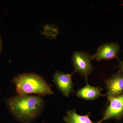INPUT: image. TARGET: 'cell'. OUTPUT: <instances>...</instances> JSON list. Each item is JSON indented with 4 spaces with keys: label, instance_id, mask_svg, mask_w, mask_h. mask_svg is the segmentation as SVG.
<instances>
[{
    "label": "cell",
    "instance_id": "obj_4",
    "mask_svg": "<svg viewBox=\"0 0 123 123\" xmlns=\"http://www.w3.org/2000/svg\"><path fill=\"white\" fill-rule=\"evenodd\" d=\"M109 105L104 111L103 121L111 119L119 120L123 118V94L107 98Z\"/></svg>",
    "mask_w": 123,
    "mask_h": 123
},
{
    "label": "cell",
    "instance_id": "obj_11",
    "mask_svg": "<svg viewBox=\"0 0 123 123\" xmlns=\"http://www.w3.org/2000/svg\"><path fill=\"white\" fill-rule=\"evenodd\" d=\"M1 39L0 37V52L1 50Z\"/></svg>",
    "mask_w": 123,
    "mask_h": 123
},
{
    "label": "cell",
    "instance_id": "obj_3",
    "mask_svg": "<svg viewBox=\"0 0 123 123\" xmlns=\"http://www.w3.org/2000/svg\"><path fill=\"white\" fill-rule=\"evenodd\" d=\"M92 60L91 55L84 51L75 52L72 56V62L75 72L84 77L86 82L93 70Z\"/></svg>",
    "mask_w": 123,
    "mask_h": 123
},
{
    "label": "cell",
    "instance_id": "obj_5",
    "mask_svg": "<svg viewBox=\"0 0 123 123\" xmlns=\"http://www.w3.org/2000/svg\"><path fill=\"white\" fill-rule=\"evenodd\" d=\"M73 73L66 74L57 71L53 75V81L57 89L66 98H68L74 91Z\"/></svg>",
    "mask_w": 123,
    "mask_h": 123
},
{
    "label": "cell",
    "instance_id": "obj_7",
    "mask_svg": "<svg viewBox=\"0 0 123 123\" xmlns=\"http://www.w3.org/2000/svg\"><path fill=\"white\" fill-rule=\"evenodd\" d=\"M120 52V47L117 43H107L102 44L97 49L96 53L91 55L92 60L98 61L108 60L117 58Z\"/></svg>",
    "mask_w": 123,
    "mask_h": 123
},
{
    "label": "cell",
    "instance_id": "obj_6",
    "mask_svg": "<svg viewBox=\"0 0 123 123\" xmlns=\"http://www.w3.org/2000/svg\"><path fill=\"white\" fill-rule=\"evenodd\" d=\"M107 98L116 97L123 94V74L118 72L104 81Z\"/></svg>",
    "mask_w": 123,
    "mask_h": 123
},
{
    "label": "cell",
    "instance_id": "obj_1",
    "mask_svg": "<svg viewBox=\"0 0 123 123\" xmlns=\"http://www.w3.org/2000/svg\"><path fill=\"white\" fill-rule=\"evenodd\" d=\"M6 104L10 112L16 120L22 123H30L42 114L44 101L39 95H17L9 98Z\"/></svg>",
    "mask_w": 123,
    "mask_h": 123
},
{
    "label": "cell",
    "instance_id": "obj_10",
    "mask_svg": "<svg viewBox=\"0 0 123 123\" xmlns=\"http://www.w3.org/2000/svg\"><path fill=\"white\" fill-rule=\"evenodd\" d=\"M117 59H118L119 61V72H120L123 74V61H122L119 60L118 57H117Z\"/></svg>",
    "mask_w": 123,
    "mask_h": 123
},
{
    "label": "cell",
    "instance_id": "obj_8",
    "mask_svg": "<svg viewBox=\"0 0 123 123\" xmlns=\"http://www.w3.org/2000/svg\"><path fill=\"white\" fill-rule=\"evenodd\" d=\"M102 88L99 86H93L89 85L86 82V86L79 89L76 92L78 98H82L86 101H93L101 96H105L101 94Z\"/></svg>",
    "mask_w": 123,
    "mask_h": 123
},
{
    "label": "cell",
    "instance_id": "obj_9",
    "mask_svg": "<svg viewBox=\"0 0 123 123\" xmlns=\"http://www.w3.org/2000/svg\"><path fill=\"white\" fill-rule=\"evenodd\" d=\"M90 112L85 115H80L76 112L75 109L68 111L66 116L63 118V120L66 123H101L102 120L94 123L90 118Z\"/></svg>",
    "mask_w": 123,
    "mask_h": 123
},
{
    "label": "cell",
    "instance_id": "obj_2",
    "mask_svg": "<svg viewBox=\"0 0 123 123\" xmlns=\"http://www.w3.org/2000/svg\"><path fill=\"white\" fill-rule=\"evenodd\" d=\"M12 82L17 95L36 94L42 97L54 93L46 80L36 74H19L13 78Z\"/></svg>",
    "mask_w": 123,
    "mask_h": 123
}]
</instances>
